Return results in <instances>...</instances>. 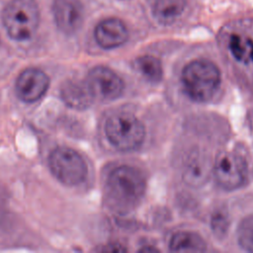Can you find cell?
<instances>
[{
    "instance_id": "obj_18",
    "label": "cell",
    "mask_w": 253,
    "mask_h": 253,
    "mask_svg": "<svg viewBox=\"0 0 253 253\" xmlns=\"http://www.w3.org/2000/svg\"><path fill=\"white\" fill-rule=\"evenodd\" d=\"M140 251H142V252H149V251H151V252H155V251H157L155 248H149V247H144V248H142V249H140Z\"/></svg>"
},
{
    "instance_id": "obj_4",
    "label": "cell",
    "mask_w": 253,
    "mask_h": 253,
    "mask_svg": "<svg viewBox=\"0 0 253 253\" xmlns=\"http://www.w3.org/2000/svg\"><path fill=\"white\" fill-rule=\"evenodd\" d=\"M105 133L110 143L117 149L132 151L142 144L145 128L134 115L118 112L111 115L106 121Z\"/></svg>"
},
{
    "instance_id": "obj_3",
    "label": "cell",
    "mask_w": 253,
    "mask_h": 253,
    "mask_svg": "<svg viewBox=\"0 0 253 253\" xmlns=\"http://www.w3.org/2000/svg\"><path fill=\"white\" fill-rule=\"evenodd\" d=\"M2 22L10 38L26 41L37 31L40 10L36 0H11L4 7Z\"/></svg>"
},
{
    "instance_id": "obj_10",
    "label": "cell",
    "mask_w": 253,
    "mask_h": 253,
    "mask_svg": "<svg viewBox=\"0 0 253 253\" xmlns=\"http://www.w3.org/2000/svg\"><path fill=\"white\" fill-rule=\"evenodd\" d=\"M212 173V164L209 156L201 150L191 151L184 163L182 177L191 187H201L207 183Z\"/></svg>"
},
{
    "instance_id": "obj_17",
    "label": "cell",
    "mask_w": 253,
    "mask_h": 253,
    "mask_svg": "<svg viewBox=\"0 0 253 253\" xmlns=\"http://www.w3.org/2000/svg\"><path fill=\"white\" fill-rule=\"evenodd\" d=\"M211 229L216 238H223L226 235L229 225L228 213L223 209L216 210L211 216Z\"/></svg>"
},
{
    "instance_id": "obj_1",
    "label": "cell",
    "mask_w": 253,
    "mask_h": 253,
    "mask_svg": "<svg viewBox=\"0 0 253 253\" xmlns=\"http://www.w3.org/2000/svg\"><path fill=\"white\" fill-rule=\"evenodd\" d=\"M106 190L109 205L114 211L129 212L138 206L145 194V176L134 166L121 165L109 174Z\"/></svg>"
},
{
    "instance_id": "obj_2",
    "label": "cell",
    "mask_w": 253,
    "mask_h": 253,
    "mask_svg": "<svg viewBox=\"0 0 253 253\" xmlns=\"http://www.w3.org/2000/svg\"><path fill=\"white\" fill-rule=\"evenodd\" d=\"M186 94L196 102H208L220 84V71L211 60L200 58L189 62L181 74Z\"/></svg>"
},
{
    "instance_id": "obj_11",
    "label": "cell",
    "mask_w": 253,
    "mask_h": 253,
    "mask_svg": "<svg viewBox=\"0 0 253 253\" xmlns=\"http://www.w3.org/2000/svg\"><path fill=\"white\" fill-rule=\"evenodd\" d=\"M97 43L106 49L123 45L128 38V32L123 21L117 18H108L101 21L94 32Z\"/></svg>"
},
{
    "instance_id": "obj_16",
    "label": "cell",
    "mask_w": 253,
    "mask_h": 253,
    "mask_svg": "<svg viewBox=\"0 0 253 253\" xmlns=\"http://www.w3.org/2000/svg\"><path fill=\"white\" fill-rule=\"evenodd\" d=\"M237 240L245 251L253 252V214L245 216L237 227Z\"/></svg>"
},
{
    "instance_id": "obj_9",
    "label": "cell",
    "mask_w": 253,
    "mask_h": 253,
    "mask_svg": "<svg viewBox=\"0 0 253 253\" xmlns=\"http://www.w3.org/2000/svg\"><path fill=\"white\" fill-rule=\"evenodd\" d=\"M52 15L56 27L66 35H72L81 27L84 8L80 0H54Z\"/></svg>"
},
{
    "instance_id": "obj_6",
    "label": "cell",
    "mask_w": 253,
    "mask_h": 253,
    "mask_svg": "<svg viewBox=\"0 0 253 253\" xmlns=\"http://www.w3.org/2000/svg\"><path fill=\"white\" fill-rule=\"evenodd\" d=\"M212 174L217 185L227 191L243 187L248 179L245 159L233 151L221 152L212 165Z\"/></svg>"
},
{
    "instance_id": "obj_15",
    "label": "cell",
    "mask_w": 253,
    "mask_h": 253,
    "mask_svg": "<svg viewBox=\"0 0 253 253\" xmlns=\"http://www.w3.org/2000/svg\"><path fill=\"white\" fill-rule=\"evenodd\" d=\"M135 67L138 72L148 81L159 82L163 75L161 62L152 55H143L135 60Z\"/></svg>"
},
{
    "instance_id": "obj_14",
    "label": "cell",
    "mask_w": 253,
    "mask_h": 253,
    "mask_svg": "<svg viewBox=\"0 0 253 253\" xmlns=\"http://www.w3.org/2000/svg\"><path fill=\"white\" fill-rule=\"evenodd\" d=\"M61 97L65 104L72 108H86L92 97L86 83L68 81L61 88Z\"/></svg>"
},
{
    "instance_id": "obj_7",
    "label": "cell",
    "mask_w": 253,
    "mask_h": 253,
    "mask_svg": "<svg viewBox=\"0 0 253 253\" xmlns=\"http://www.w3.org/2000/svg\"><path fill=\"white\" fill-rule=\"evenodd\" d=\"M86 84L92 97L104 101L115 100L124 91L123 79L113 69L104 65L95 66L89 71Z\"/></svg>"
},
{
    "instance_id": "obj_13",
    "label": "cell",
    "mask_w": 253,
    "mask_h": 253,
    "mask_svg": "<svg viewBox=\"0 0 253 253\" xmlns=\"http://www.w3.org/2000/svg\"><path fill=\"white\" fill-rule=\"evenodd\" d=\"M185 7L186 0H154L152 13L159 23L170 25L183 14Z\"/></svg>"
},
{
    "instance_id": "obj_5",
    "label": "cell",
    "mask_w": 253,
    "mask_h": 253,
    "mask_svg": "<svg viewBox=\"0 0 253 253\" xmlns=\"http://www.w3.org/2000/svg\"><path fill=\"white\" fill-rule=\"evenodd\" d=\"M48 166L55 178L67 186H75L83 182L88 171L83 157L67 146L56 147L50 152Z\"/></svg>"
},
{
    "instance_id": "obj_12",
    "label": "cell",
    "mask_w": 253,
    "mask_h": 253,
    "mask_svg": "<svg viewBox=\"0 0 253 253\" xmlns=\"http://www.w3.org/2000/svg\"><path fill=\"white\" fill-rule=\"evenodd\" d=\"M169 248L173 252H204L207 250V243L195 232L178 231L172 235Z\"/></svg>"
},
{
    "instance_id": "obj_8",
    "label": "cell",
    "mask_w": 253,
    "mask_h": 253,
    "mask_svg": "<svg viewBox=\"0 0 253 253\" xmlns=\"http://www.w3.org/2000/svg\"><path fill=\"white\" fill-rule=\"evenodd\" d=\"M49 86L48 76L41 69L30 67L23 70L15 84L17 96L26 103H33L41 99Z\"/></svg>"
}]
</instances>
